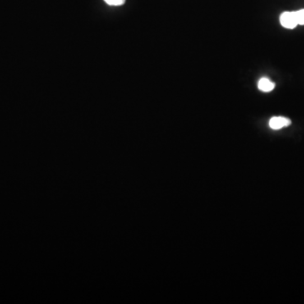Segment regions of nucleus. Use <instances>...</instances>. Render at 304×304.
Here are the masks:
<instances>
[{"label": "nucleus", "instance_id": "f03ea898", "mask_svg": "<svg viewBox=\"0 0 304 304\" xmlns=\"http://www.w3.org/2000/svg\"><path fill=\"white\" fill-rule=\"evenodd\" d=\"M291 124H292V121L289 118L284 117H273L269 122V127L271 128L272 130H276L287 127Z\"/></svg>", "mask_w": 304, "mask_h": 304}, {"label": "nucleus", "instance_id": "f257e3e1", "mask_svg": "<svg viewBox=\"0 0 304 304\" xmlns=\"http://www.w3.org/2000/svg\"><path fill=\"white\" fill-rule=\"evenodd\" d=\"M280 22L283 27L287 29H293L298 25L295 12L282 13L280 16Z\"/></svg>", "mask_w": 304, "mask_h": 304}, {"label": "nucleus", "instance_id": "20e7f679", "mask_svg": "<svg viewBox=\"0 0 304 304\" xmlns=\"http://www.w3.org/2000/svg\"><path fill=\"white\" fill-rule=\"evenodd\" d=\"M298 25H304V9L294 11Z\"/></svg>", "mask_w": 304, "mask_h": 304}, {"label": "nucleus", "instance_id": "7ed1b4c3", "mask_svg": "<svg viewBox=\"0 0 304 304\" xmlns=\"http://www.w3.org/2000/svg\"><path fill=\"white\" fill-rule=\"evenodd\" d=\"M275 86H276L275 83L272 82L271 80H269L268 78H261L258 83V88L259 90L264 93L271 92L274 90Z\"/></svg>", "mask_w": 304, "mask_h": 304}, {"label": "nucleus", "instance_id": "39448f33", "mask_svg": "<svg viewBox=\"0 0 304 304\" xmlns=\"http://www.w3.org/2000/svg\"><path fill=\"white\" fill-rule=\"evenodd\" d=\"M104 1L111 6H120L125 3V0H104Z\"/></svg>", "mask_w": 304, "mask_h": 304}]
</instances>
